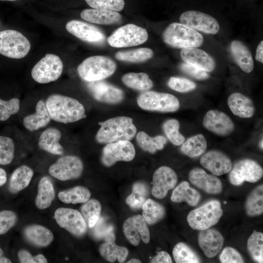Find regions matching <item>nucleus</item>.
Listing matches in <instances>:
<instances>
[{"label": "nucleus", "mask_w": 263, "mask_h": 263, "mask_svg": "<svg viewBox=\"0 0 263 263\" xmlns=\"http://www.w3.org/2000/svg\"><path fill=\"white\" fill-rule=\"evenodd\" d=\"M45 103L51 120L58 123H73L86 117L83 105L68 96L53 94L47 97Z\"/></svg>", "instance_id": "1"}, {"label": "nucleus", "mask_w": 263, "mask_h": 263, "mask_svg": "<svg viewBox=\"0 0 263 263\" xmlns=\"http://www.w3.org/2000/svg\"><path fill=\"white\" fill-rule=\"evenodd\" d=\"M100 127L95 139L102 144H108L120 140H130L136 134V128L132 118L119 116L99 123Z\"/></svg>", "instance_id": "2"}, {"label": "nucleus", "mask_w": 263, "mask_h": 263, "mask_svg": "<svg viewBox=\"0 0 263 263\" xmlns=\"http://www.w3.org/2000/svg\"><path fill=\"white\" fill-rule=\"evenodd\" d=\"M164 41L174 48H196L204 41L203 36L195 30L181 23L170 24L163 33Z\"/></svg>", "instance_id": "3"}, {"label": "nucleus", "mask_w": 263, "mask_h": 263, "mask_svg": "<svg viewBox=\"0 0 263 263\" xmlns=\"http://www.w3.org/2000/svg\"><path fill=\"white\" fill-rule=\"evenodd\" d=\"M116 69V64L111 58L103 56H94L84 59L77 67L80 77L87 82L102 80L112 75Z\"/></svg>", "instance_id": "4"}, {"label": "nucleus", "mask_w": 263, "mask_h": 263, "mask_svg": "<svg viewBox=\"0 0 263 263\" xmlns=\"http://www.w3.org/2000/svg\"><path fill=\"white\" fill-rule=\"evenodd\" d=\"M223 214L220 202L211 200L191 210L188 213L187 220L191 228L202 230L216 225Z\"/></svg>", "instance_id": "5"}, {"label": "nucleus", "mask_w": 263, "mask_h": 263, "mask_svg": "<svg viewBox=\"0 0 263 263\" xmlns=\"http://www.w3.org/2000/svg\"><path fill=\"white\" fill-rule=\"evenodd\" d=\"M31 44L21 33L14 30L0 32V54L7 57L20 59L29 53Z\"/></svg>", "instance_id": "6"}, {"label": "nucleus", "mask_w": 263, "mask_h": 263, "mask_svg": "<svg viewBox=\"0 0 263 263\" xmlns=\"http://www.w3.org/2000/svg\"><path fill=\"white\" fill-rule=\"evenodd\" d=\"M138 106L143 110L161 112H174L180 107V103L174 95L168 93L146 91L137 98Z\"/></svg>", "instance_id": "7"}, {"label": "nucleus", "mask_w": 263, "mask_h": 263, "mask_svg": "<svg viewBox=\"0 0 263 263\" xmlns=\"http://www.w3.org/2000/svg\"><path fill=\"white\" fill-rule=\"evenodd\" d=\"M148 38L146 29L133 24H128L115 30L108 38L109 44L116 48L135 46L143 44Z\"/></svg>", "instance_id": "8"}, {"label": "nucleus", "mask_w": 263, "mask_h": 263, "mask_svg": "<svg viewBox=\"0 0 263 263\" xmlns=\"http://www.w3.org/2000/svg\"><path fill=\"white\" fill-rule=\"evenodd\" d=\"M63 64L57 55L46 54L31 71L32 78L40 84H46L56 80L61 75Z\"/></svg>", "instance_id": "9"}, {"label": "nucleus", "mask_w": 263, "mask_h": 263, "mask_svg": "<svg viewBox=\"0 0 263 263\" xmlns=\"http://www.w3.org/2000/svg\"><path fill=\"white\" fill-rule=\"evenodd\" d=\"M83 164L77 156L65 155L59 158L49 168V174L61 181L77 178L83 170Z\"/></svg>", "instance_id": "10"}, {"label": "nucleus", "mask_w": 263, "mask_h": 263, "mask_svg": "<svg viewBox=\"0 0 263 263\" xmlns=\"http://www.w3.org/2000/svg\"><path fill=\"white\" fill-rule=\"evenodd\" d=\"M230 171L229 181L234 186H239L244 181L256 182L263 175V170L261 166L251 159L239 161Z\"/></svg>", "instance_id": "11"}, {"label": "nucleus", "mask_w": 263, "mask_h": 263, "mask_svg": "<svg viewBox=\"0 0 263 263\" xmlns=\"http://www.w3.org/2000/svg\"><path fill=\"white\" fill-rule=\"evenodd\" d=\"M135 155L133 145L129 140H120L107 144L103 149L101 160L106 167L118 161L129 162Z\"/></svg>", "instance_id": "12"}, {"label": "nucleus", "mask_w": 263, "mask_h": 263, "mask_svg": "<svg viewBox=\"0 0 263 263\" xmlns=\"http://www.w3.org/2000/svg\"><path fill=\"white\" fill-rule=\"evenodd\" d=\"M57 224L76 236H81L87 230V224L81 213L70 208L60 207L55 212Z\"/></svg>", "instance_id": "13"}, {"label": "nucleus", "mask_w": 263, "mask_h": 263, "mask_svg": "<svg viewBox=\"0 0 263 263\" xmlns=\"http://www.w3.org/2000/svg\"><path fill=\"white\" fill-rule=\"evenodd\" d=\"M180 23L207 34H216L220 29L218 21L213 17L194 10L186 11L180 16Z\"/></svg>", "instance_id": "14"}, {"label": "nucleus", "mask_w": 263, "mask_h": 263, "mask_svg": "<svg viewBox=\"0 0 263 263\" xmlns=\"http://www.w3.org/2000/svg\"><path fill=\"white\" fill-rule=\"evenodd\" d=\"M177 182L176 172L169 167L162 166L153 173L151 193L156 198H164L168 191L175 187Z\"/></svg>", "instance_id": "15"}, {"label": "nucleus", "mask_w": 263, "mask_h": 263, "mask_svg": "<svg viewBox=\"0 0 263 263\" xmlns=\"http://www.w3.org/2000/svg\"><path fill=\"white\" fill-rule=\"evenodd\" d=\"M123 228L126 237L133 245H138L140 240L146 244L150 241L149 228L142 215H134L126 219Z\"/></svg>", "instance_id": "16"}, {"label": "nucleus", "mask_w": 263, "mask_h": 263, "mask_svg": "<svg viewBox=\"0 0 263 263\" xmlns=\"http://www.w3.org/2000/svg\"><path fill=\"white\" fill-rule=\"evenodd\" d=\"M88 88L93 96L97 101L108 104H117L124 99L123 91L105 81L89 82Z\"/></svg>", "instance_id": "17"}, {"label": "nucleus", "mask_w": 263, "mask_h": 263, "mask_svg": "<svg viewBox=\"0 0 263 263\" xmlns=\"http://www.w3.org/2000/svg\"><path fill=\"white\" fill-rule=\"evenodd\" d=\"M203 124L210 132L221 136L229 134L234 129L231 118L224 112L218 110L208 111L203 118Z\"/></svg>", "instance_id": "18"}, {"label": "nucleus", "mask_w": 263, "mask_h": 263, "mask_svg": "<svg viewBox=\"0 0 263 263\" xmlns=\"http://www.w3.org/2000/svg\"><path fill=\"white\" fill-rule=\"evenodd\" d=\"M65 28L69 33L86 42L100 43L105 38L99 28L81 20H70L66 23Z\"/></svg>", "instance_id": "19"}, {"label": "nucleus", "mask_w": 263, "mask_h": 263, "mask_svg": "<svg viewBox=\"0 0 263 263\" xmlns=\"http://www.w3.org/2000/svg\"><path fill=\"white\" fill-rule=\"evenodd\" d=\"M188 179L192 185L208 194H218L222 191L221 180L214 175L207 174L202 169L195 168L191 169Z\"/></svg>", "instance_id": "20"}, {"label": "nucleus", "mask_w": 263, "mask_h": 263, "mask_svg": "<svg viewBox=\"0 0 263 263\" xmlns=\"http://www.w3.org/2000/svg\"><path fill=\"white\" fill-rule=\"evenodd\" d=\"M200 162L203 167L216 176L228 173L232 169L230 158L218 150L207 152L202 156Z\"/></svg>", "instance_id": "21"}, {"label": "nucleus", "mask_w": 263, "mask_h": 263, "mask_svg": "<svg viewBox=\"0 0 263 263\" xmlns=\"http://www.w3.org/2000/svg\"><path fill=\"white\" fill-rule=\"evenodd\" d=\"M200 231L198 236L199 247L207 257H215L223 246L224 239L223 235L215 229L209 228Z\"/></svg>", "instance_id": "22"}, {"label": "nucleus", "mask_w": 263, "mask_h": 263, "mask_svg": "<svg viewBox=\"0 0 263 263\" xmlns=\"http://www.w3.org/2000/svg\"><path fill=\"white\" fill-rule=\"evenodd\" d=\"M182 59L187 63L196 66L207 72L215 67L213 58L207 52L196 48H183L180 52Z\"/></svg>", "instance_id": "23"}, {"label": "nucleus", "mask_w": 263, "mask_h": 263, "mask_svg": "<svg viewBox=\"0 0 263 263\" xmlns=\"http://www.w3.org/2000/svg\"><path fill=\"white\" fill-rule=\"evenodd\" d=\"M61 132L55 127L45 129L39 135L38 145L40 149L54 155H61L64 149L60 144Z\"/></svg>", "instance_id": "24"}, {"label": "nucleus", "mask_w": 263, "mask_h": 263, "mask_svg": "<svg viewBox=\"0 0 263 263\" xmlns=\"http://www.w3.org/2000/svg\"><path fill=\"white\" fill-rule=\"evenodd\" d=\"M80 17L86 21L101 25L115 24L122 19L121 15L116 11L94 8L83 10Z\"/></svg>", "instance_id": "25"}, {"label": "nucleus", "mask_w": 263, "mask_h": 263, "mask_svg": "<svg viewBox=\"0 0 263 263\" xmlns=\"http://www.w3.org/2000/svg\"><path fill=\"white\" fill-rule=\"evenodd\" d=\"M51 120L45 103L40 100L36 104L35 112L25 116L22 122L26 130L34 132L46 127Z\"/></svg>", "instance_id": "26"}, {"label": "nucleus", "mask_w": 263, "mask_h": 263, "mask_svg": "<svg viewBox=\"0 0 263 263\" xmlns=\"http://www.w3.org/2000/svg\"><path fill=\"white\" fill-rule=\"evenodd\" d=\"M227 104L232 113L241 118H250L254 114L255 107L253 102L242 94H232L228 98Z\"/></svg>", "instance_id": "27"}, {"label": "nucleus", "mask_w": 263, "mask_h": 263, "mask_svg": "<svg viewBox=\"0 0 263 263\" xmlns=\"http://www.w3.org/2000/svg\"><path fill=\"white\" fill-rule=\"evenodd\" d=\"M230 51L233 58L240 68L246 73L254 68V61L248 48L239 40H233L230 44Z\"/></svg>", "instance_id": "28"}, {"label": "nucleus", "mask_w": 263, "mask_h": 263, "mask_svg": "<svg viewBox=\"0 0 263 263\" xmlns=\"http://www.w3.org/2000/svg\"><path fill=\"white\" fill-rule=\"evenodd\" d=\"M26 239L38 246L49 245L53 241V233L46 227L38 225L27 226L24 230Z\"/></svg>", "instance_id": "29"}, {"label": "nucleus", "mask_w": 263, "mask_h": 263, "mask_svg": "<svg viewBox=\"0 0 263 263\" xmlns=\"http://www.w3.org/2000/svg\"><path fill=\"white\" fill-rule=\"evenodd\" d=\"M33 174V169L27 166L22 165L17 168L10 177L9 191L16 193L25 188L29 185Z\"/></svg>", "instance_id": "30"}, {"label": "nucleus", "mask_w": 263, "mask_h": 263, "mask_svg": "<svg viewBox=\"0 0 263 263\" xmlns=\"http://www.w3.org/2000/svg\"><path fill=\"white\" fill-rule=\"evenodd\" d=\"M171 200L175 203L186 202L189 206H196L201 199L200 193L191 188L188 182L184 181L173 190Z\"/></svg>", "instance_id": "31"}, {"label": "nucleus", "mask_w": 263, "mask_h": 263, "mask_svg": "<svg viewBox=\"0 0 263 263\" xmlns=\"http://www.w3.org/2000/svg\"><path fill=\"white\" fill-rule=\"evenodd\" d=\"M53 185L47 177H43L38 182V194L35 200L36 207L39 209L49 207L55 198Z\"/></svg>", "instance_id": "32"}, {"label": "nucleus", "mask_w": 263, "mask_h": 263, "mask_svg": "<svg viewBox=\"0 0 263 263\" xmlns=\"http://www.w3.org/2000/svg\"><path fill=\"white\" fill-rule=\"evenodd\" d=\"M100 254L105 260L114 263L117 260L119 263H123L128 255L127 248L116 245L114 241H105L99 247Z\"/></svg>", "instance_id": "33"}, {"label": "nucleus", "mask_w": 263, "mask_h": 263, "mask_svg": "<svg viewBox=\"0 0 263 263\" xmlns=\"http://www.w3.org/2000/svg\"><path fill=\"white\" fill-rule=\"evenodd\" d=\"M207 143L204 136L198 134L188 138L182 144L181 150L185 155L190 157H197L205 152Z\"/></svg>", "instance_id": "34"}, {"label": "nucleus", "mask_w": 263, "mask_h": 263, "mask_svg": "<svg viewBox=\"0 0 263 263\" xmlns=\"http://www.w3.org/2000/svg\"><path fill=\"white\" fill-rule=\"evenodd\" d=\"M123 83L127 87L138 91H146L153 85L152 81L145 73H129L122 77Z\"/></svg>", "instance_id": "35"}, {"label": "nucleus", "mask_w": 263, "mask_h": 263, "mask_svg": "<svg viewBox=\"0 0 263 263\" xmlns=\"http://www.w3.org/2000/svg\"><path fill=\"white\" fill-rule=\"evenodd\" d=\"M90 197V190L82 186H76L60 191L58 194L59 200L66 204L84 203L89 200Z\"/></svg>", "instance_id": "36"}, {"label": "nucleus", "mask_w": 263, "mask_h": 263, "mask_svg": "<svg viewBox=\"0 0 263 263\" xmlns=\"http://www.w3.org/2000/svg\"><path fill=\"white\" fill-rule=\"evenodd\" d=\"M142 216L147 224L152 225L158 223L164 217V207L150 199L145 200L142 206Z\"/></svg>", "instance_id": "37"}, {"label": "nucleus", "mask_w": 263, "mask_h": 263, "mask_svg": "<svg viewBox=\"0 0 263 263\" xmlns=\"http://www.w3.org/2000/svg\"><path fill=\"white\" fill-rule=\"evenodd\" d=\"M246 214L249 216H256L263 212V186L255 188L248 195L245 203Z\"/></svg>", "instance_id": "38"}, {"label": "nucleus", "mask_w": 263, "mask_h": 263, "mask_svg": "<svg viewBox=\"0 0 263 263\" xmlns=\"http://www.w3.org/2000/svg\"><path fill=\"white\" fill-rule=\"evenodd\" d=\"M153 56V52L148 48L120 51L115 55V58L118 60L132 63L146 61L151 58Z\"/></svg>", "instance_id": "39"}, {"label": "nucleus", "mask_w": 263, "mask_h": 263, "mask_svg": "<svg viewBox=\"0 0 263 263\" xmlns=\"http://www.w3.org/2000/svg\"><path fill=\"white\" fill-rule=\"evenodd\" d=\"M136 141L141 149L151 153L162 150L167 143V139L163 136L157 135L152 137L143 131L137 134Z\"/></svg>", "instance_id": "40"}, {"label": "nucleus", "mask_w": 263, "mask_h": 263, "mask_svg": "<svg viewBox=\"0 0 263 263\" xmlns=\"http://www.w3.org/2000/svg\"><path fill=\"white\" fill-rule=\"evenodd\" d=\"M101 210V204L96 199L88 200L82 206L81 214L90 228H93L97 223L100 218Z\"/></svg>", "instance_id": "41"}, {"label": "nucleus", "mask_w": 263, "mask_h": 263, "mask_svg": "<svg viewBox=\"0 0 263 263\" xmlns=\"http://www.w3.org/2000/svg\"><path fill=\"white\" fill-rule=\"evenodd\" d=\"M174 261L177 263H200V259L196 253L188 245L183 243L176 244L172 250Z\"/></svg>", "instance_id": "42"}, {"label": "nucleus", "mask_w": 263, "mask_h": 263, "mask_svg": "<svg viewBox=\"0 0 263 263\" xmlns=\"http://www.w3.org/2000/svg\"><path fill=\"white\" fill-rule=\"evenodd\" d=\"M247 247L248 251L256 262H263V234L260 232L254 231L249 237Z\"/></svg>", "instance_id": "43"}, {"label": "nucleus", "mask_w": 263, "mask_h": 263, "mask_svg": "<svg viewBox=\"0 0 263 263\" xmlns=\"http://www.w3.org/2000/svg\"><path fill=\"white\" fill-rule=\"evenodd\" d=\"M93 228V235L96 239L104 240L105 241H115L114 227L104 218L100 217Z\"/></svg>", "instance_id": "44"}, {"label": "nucleus", "mask_w": 263, "mask_h": 263, "mask_svg": "<svg viewBox=\"0 0 263 263\" xmlns=\"http://www.w3.org/2000/svg\"><path fill=\"white\" fill-rule=\"evenodd\" d=\"M180 124L175 119L166 121L163 125V129L166 135L174 145L179 146L185 141V137L179 132Z\"/></svg>", "instance_id": "45"}, {"label": "nucleus", "mask_w": 263, "mask_h": 263, "mask_svg": "<svg viewBox=\"0 0 263 263\" xmlns=\"http://www.w3.org/2000/svg\"><path fill=\"white\" fill-rule=\"evenodd\" d=\"M14 154L15 144L13 140L9 137L0 135V165L10 164Z\"/></svg>", "instance_id": "46"}, {"label": "nucleus", "mask_w": 263, "mask_h": 263, "mask_svg": "<svg viewBox=\"0 0 263 263\" xmlns=\"http://www.w3.org/2000/svg\"><path fill=\"white\" fill-rule=\"evenodd\" d=\"M20 101L18 98H13L8 100L0 98V121H6L12 115L18 113Z\"/></svg>", "instance_id": "47"}, {"label": "nucleus", "mask_w": 263, "mask_h": 263, "mask_svg": "<svg viewBox=\"0 0 263 263\" xmlns=\"http://www.w3.org/2000/svg\"><path fill=\"white\" fill-rule=\"evenodd\" d=\"M92 8L109 10L116 12L121 11L124 7V0H85Z\"/></svg>", "instance_id": "48"}, {"label": "nucleus", "mask_w": 263, "mask_h": 263, "mask_svg": "<svg viewBox=\"0 0 263 263\" xmlns=\"http://www.w3.org/2000/svg\"><path fill=\"white\" fill-rule=\"evenodd\" d=\"M168 86L171 89L180 93H187L194 90L196 84L184 77H171L168 82Z\"/></svg>", "instance_id": "49"}, {"label": "nucleus", "mask_w": 263, "mask_h": 263, "mask_svg": "<svg viewBox=\"0 0 263 263\" xmlns=\"http://www.w3.org/2000/svg\"><path fill=\"white\" fill-rule=\"evenodd\" d=\"M16 214L11 210H3L0 212V235L7 233L16 224Z\"/></svg>", "instance_id": "50"}, {"label": "nucleus", "mask_w": 263, "mask_h": 263, "mask_svg": "<svg viewBox=\"0 0 263 263\" xmlns=\"http://www.w3.org/2000/svg\"><path fill=\"white\" fill-rule=\"evenodd\" d=\"M222 263H242L244 261L241 254L234 248L231 247L225 248L219 257Z\"/></svg>", "instance_id": "51"}, {"label": "nucleus", "mask_w": 263, "mask_h": 263, "mask_svg": "<svg viewBox=\"0 0 263 263\" xmlns=\"http://www.w3.org/2000/svg\"><path fill=\"white\" fill-rule=\"evenodd\" d=\"M180 69L184 73L197 79H205L209 77L207 72L186 62L180 64Z\"/></svg>", "instance_id": "52"}, {"label": "nucleus", "mask_w": 263, "mask_h": 263, "mask_svg": "<svg viewBox=\"0 0 263 263\" xmlns=\"http://www.w3.org/2000/svg\"><path fill=\"white\" fill-rule=\"evenodd\" d=\"M146 200V198L132 193L127 197L126 202L131 208L138 209L142 207Z\"/></svg>", "instance_id": "53"}, {"label": "nucleus", "mask_w": 263, "mask_h": 263, "mask_svg": "<svg viewBox=\"0 0 263 263\" xmlns=\"http://www.w3.org/2000/svg\"><path fill=\"white\" fill-rule=\"evenodd\" d=\"M132 193L146 198L148 195L149 190L145 183L137 182L133 185Z\"/></svg>", "instance_id": "54"}, {"label": "nucleus", "mask_w": 263, "mask_h": 263, "mask_svg": "<svg viewBox=\"0 0 263 263\" xmlns=\"http://www.w3.org/2000/svg\"><path fill=\"white\" fill-rule=\"evenodd\" d=\"M152 263H170L172 260L170 255L165 251H160L150 261Z\"/></svg>", "instance_id": "55"}, {"label": "nucleus", "mask_w": 263, "mask_h": 263, "mask_svg": "<svg viewBox=\"0 0 263 263\" xmlns=\"http://www.w3.org/2000/svg\"><path fill=\"white\" fill-rule=\"evenodd\" d=\"M19 259L22 263H36L35 256L26 250H20L18 253Z\"/></svg>", "instance_id": "56"}, {"label": "nucleus", "mask_w": 263, "mask_h": 263, "mask_svg": "<svg viewBox=\"0 0 263 263\" xmlns=\"http://www.w3.org/2000/svg\"><path fill=\"white\" fill-rule=\"evenodd\" d=\"M263 41L262 40L259 44L255 55V59L257 61L263 63Z\"/></svg>", "instance_id": "57"}, {"label": "nucleus", "mask_w": 263, "mask_h": 263, "mask_svg": "<svg viewBox=\"0 0 263 263\" xmlns=\"http://www.w3.org/2000/svg\"><path fill=\"white\" fill-rule=\"evenodd\" d=\"M7 181V174L5 170L0 168V187L5 184Z\"/></svg>", "instance_id": "58"}, {"label": "nucleus", "mask_w": 263, "mask_h": 263, "mask_svg": "<svg viewBox=\"0 0 263 263\" xmlns=\"http://www.w3.org/2000/svg\"><path fill=\"white\" fill-rule=\"evenodd\" d=\"M36 263H46L47 260L42 254L35 256Z\"/></svg>", "instance_id": "59"}, {"label": "nucleus", "mask_w": 263, "mask_h": 263, "mask_svg": "<svg viewBox=\"0 0 263 263\" xmlns=\"http://www.w3.org/2000/svg\"><path fill=\"white\" fill-rule=\"evenodd\" d=\"M12 263L10 260L6 257L3 256L0 259V263Z\"/></svg>", "instance_id": "60"}, {"label": "nucleus", "mask_w": 263, "mask_h": 263, "mask_svg": "<svg viewBox=\"0 0 263 263\" xmlns=\"http://www.w3.org/2000/svg\"><path fill=\"white\" fill-rule=\"evenodd\" d=\"M127 263H141V262L138 260V259H135V258H133V259H132L131 260H130L128 262H127Z\"/></svg>", "instance_id": "61"}, {"label": "nucleus", "mask_w": 263, "mask_h": 263, "mask_svg": "<svg viewBox=\"0 0 263 263\" xmlns=\"http://www.w3.org/2000/svg\"><path fill=\"white\" fill-rule=\"evenodd\" d=\"M3 251L2 250L1 248H0V259L1 257H2L3 256Z\"/></svg>", "instance_id": "62"}, {"label": "nucleus", "mask_w": 263, "mask_h": 263, "mask_svg": "<svg viewBox=\"0 0 263 263\" xmlns=\"http://www.w3.org/2000/svg\"><path fill=\"white\" fill-rule=\"evenodd\" d=\"M260 147L263 149V139H262L260 143Z\"/></svg>", "instance_id": "63"}, {"label": "nucleus", "mask_w": 263, "mask_h": 263, "mask_svg": "<svg viewBox=\"0 0 263 263\" xmlns=\"http://www.w3.org/2000/svg\"><path fill=\"white\" fill-rule=\"evenodd\" d=\"M1 0V1H16V0Z\"/></svg>", "instance_id": "64"}]
</instances>
